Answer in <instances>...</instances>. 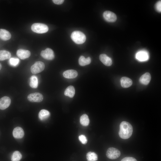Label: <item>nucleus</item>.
Wrapping results in <instances>:
<instances>
[{
	"instance_id": "nucleus-1",
	"label": "nucleus",
	"mask_w": 161,
	"mask_h": 161,
	"mask_svg": "<svg viewBox=\"0 0 161 161\" xmlns=\"http://www.w3.org/2000/svg\"><path fill=\"white\" fill-rule=\"evenodd\" d=\"M133 131L132 126L129 123L123 121L120 123L118 134L121 138L124 139L129 138L131 136Z\"/></svg>"
},
{
	"instance_id": "nucleus-2",
	"label": "nucleus",
	"mask_w": 161,
	"mask_h": 161,
	"mask_svg": "<svg viewBox=\"0 0 161 161\" xmlns=\"http://www.w3.org/2000/svg\"><path fill=\"white\" fill-rule=\"evenodd\" d=\"M71 37L73 41L78 44L84 43L86 40V36L82 32L79 31L73 32L71 34Z\"/></svg>"
},
{
	"instance_id": "nucleus-3",
	"label": "nucleus",
	"mask_w": 161,
	"mask_h": 161,
	"mask_svg": "<svg viewBox=\"0 0 161 161\" xmlns=\"http://www.w3.org/2000/svg\"><path fill=\"white\" fill-rule=\"evenodd\" d=\"M32 31L38 33H43L47 32L49 30L47 25L41 23H35L31 27Z\"/></svg>"
},
{
	"instance_id": "nucleus-4",
	"label": "nucleus",
	"mask_w": 161,
	"mask_h": 161,
	"mask_svg": "<svg viewBox=\"0 0 161 161\" xmlns=\"http://www.w3.org/2000/svg\"><path fill=\"white\" fill-rule=\"evenodd\" d=\"M45 68L44 63L41 61L36 62L30 68V70L32 73L36 74L42 71Z\"/></svg>"
},
{
	"instance_id": "nucleus-5",
	"label": "nucleus",
	"mask_w": 161,
	"mask_h": 161,
	"mask_svg": "<svg viewBox=\"0 0 161 161\" xmlns=\"http://www.w3.org/2000/svg\"><path fill=\"white\" fill-rule=\"evenodd\" d=\"M120 155V152L118 149L113 148H109L106 152L107 157L112 160L115 159L119 157Z\"/></svg>"
},
{
	"instance_id": "nucleus-6",
	"label": "nucleus",
	"mask_w": 161,
	"mask_h": 161,
	"mask_svg": "<svg viewBox=\"0 0 161 161\" xmlns=\"http://www.w3.org/2000/svg\"><path fill=\"white\" fill-rule=\"evenodd\" d=\"M28 100L32 102H40L43 99V95L39 92L32 93L29 95L27 97Z\"/></svg>"
},
{
	"instance_id": "nucleus-7",
	"label": "nucleus",
	"mask_w": 161,
	"mask_h": 161,
	"mask_svg": "<svg viewBox=\"0 0 161 161\" xmlns=\"http://www.w3.org/2000/svg\"><path fill=\"white\" fill-rule=\"evenodd\" d=\"M40 55L43 58L47 60H52L55 57L53 51L49 48H47L45 50H42Z\"/></svg>"
},
{
	"instance_id": "nucleus-8",
	"label": "nucleus",
	"mask_w": 161,
	"mask_h": 161,
	"mask_svg": "<svg viewBox=\"0 0 161 161\" xmlns=\"http://www.w3.org/2000/svg\"><path fill=\"white\" fill-rule=\"evenodd\" d=\"M103 16L106 21L109 22H114L116 21L117 19L116 14L109 11H105L103 14Z\"/></svg>"
},
{
	"instance_id": "nucleus-9",
	"label": "nucleus",
	"mask_w": 161,
	"mask_h": 161,
	"mask_svg": "<svg viewBox=\"0 0 161 161\" xmlns=\"http://www.w3.org/2000/svg\"><path fill=\"white\" fill-rule=\"evenodd\" d=\"M11 99L7 96H4L0 99V109L4 110L8 108L11 103Z\"/></svg>"
},
{
	"instance_id": "nucleus-10",
	"label": "nucleus",
	"mask_w": 161,
	"mask_h": 161,
	"mask_svg": "<svg viewBox=\"0 0 161 161\" xmlns=\"http://www.w3.org/2000/svg\"><path fill=\"white\" fill-rule=\"evenodd\" d=\"M16 55L20 58L24 60L28 58L31 55V52L28 50L19 49L17 50Z\"/></svg>"
},
{
	"instance_id": "nucleus-11",
	"label": "nucleus",
	"mask_w": 161,
	"mask_h": 161,
	"mask_svg": "<svg viewBox=\"0 0 161 161\" xmlns=\"http://www.w3.org/2000/svg\"><path fill=\"white\" fill-rule=\"evenodd\" d=\"M13 136L16 139L22 138L24 135L23 129L21 127H17L15 128L13 132Z\"/></svg>"
},
{
	"instance_id": "nucleus-12",
	"label": "nucleus",
	"mask_w": 161,
	"mask_h": 161,
	"mask_svg": "<svg viewBox=\"0 0 161 161\" xmlns=\"http://www.w3.org/2000/svg\"><path fill=\"white\" fill-rule=\"evenodd\" d=\"M136 58L140 61H147L149 58L148 54L146 52L141 51L138 52L136 55Z\"/></svg>"
},
{
	"instance_id": "nucleus-13",
	"label": "nucleus",
	"mask_w": 161,
	"mask_h": 161,
	"mask_svg": "<svg viewBox=\"0 0 161 161\" xmlns=\"http://www.w3.org/2000/svg\"><path fill=\"white\" fill-rule=\"evenodd\" d=\"M99 58L101 62L105 65L109 66L112 64L111 58L105 54H101L100 55Z\"/></svg>"
},
{
	"instance_id": "nucleus-14",
	"label": "nucleus",
	"mask_w": 161,
	"mask_h": 161,
	"mask_svg": "<svg viewBox=\"0 0 161 161\" xmlns=\"http://www.w3.org/2000/svg\"><path fill=\"white\" fill-rule=\"evenodd\" d=\"M78 73L76 71L70 69L64 71L63 73L64 77L66 78H73L77 77Z\"/></svg>"
},
{
	"instance_id": "nucleus-15",
	"label": "nucleus",
	"mask_w": 161,
	"mask_h": 161,
	"mask_svg": "<svg viewBox=\"0 0 161 161\" xmlns=\"http://www.w3.org/2000/svg\"><path fill=\"white\" fill-rule=\"evenodd\" d=\"M121 86L124 88L130 86L132 84V81L130 78L126 77H122L120 79Z\"/></svg>"
},
{
	"instance_id": "nucleus-16",
	"label": "nucleus",
	"mask_w": 161,
	"mask_h": 161,
	"mask_svg": "<svg viewBox=\"0 0 161 161\" xmlns=\"http://www.w3.org/2000/svg\"><path fill=\"white\" fill-rule=\"evenodd\" d=\"M151 75L148 72H146L141 76L139 79L140 82L143 84H148L151 80Z\"/></svg>"
},
{
	"instance_id": "nucleus-17",
	"label": "nucleus",
	"mask_w": 161,
	"mask_h": 161,
	"mask_svg": "<svg viewBox=\"0 0 161 161\" xmlns=\"http://www.w3.org/2000/svg\"><path fill=\"white\" fill-rule=\"evenodd\" d=\"M11 34L9 31L4 29H0V38L4 41L9 40Z\"/></svg>"
},
{
	"instance_id": "nucleus-18",
	"label": "nucleus",
	"mask_w": 161,
	"mask_h": 161,
	"mask_svg": "<svg viewBox=\"0 0 161 161\" xmlns=\"http://www.w3.org/2000/svg\"><path fill=\"white\" fill-rule=\"evenodd\" d=\"M50 113L45 109L41 110L39 113L38 117L41 120H44L48 119L50 116Z\"/></svg>"
},
{
	"instance_id": "nucleus-19",
	"label": "nucleus",
	"mask_w": 161,
	"mask_h": 161,
	"mask_svg": "<svg viewBox=\"0 0 161 161\" xmlns=\"http://www.w3.org/2000/svg\"><path fill=\"white\" fill-rule=\"evenodd\" d=\"M64 95L70 97H73L75 94V89L74 87L72 86H68L65 89Z\"/></svg>"
},
{
	"instance_id": "nucleus-20",
	"label": "nucleus",
	"mask_w": 161,
	"mask_h": 161,
	"mask_svg": "<svg viewBox=\"0 0 161 161\" xmlns=\"http://www.w3.org/2000/svg\"><path fill=\"white\" fill-rule=\"evenodd\" d=\"M11 53L6 50H0V61H2L10 58L11 57Z\"/></svg>"
},
{
	"instance_id": "nucleus-21",
	"label": "nucleus",
	"mask_w": 161,
	"mask_h": 161,
	"mask_svg": "<svg viewBox=\"0 0 161 161\" xmlns=\"http://www.w3.org/2000/svg\"><path fill=\"white\" fill-rule=\"evenodd\" d=\"M79 65L81 66H84L90 64L91 62V59L90 57L85 58L83 56H80L78 60Z\"/></svg>"
},
{
	"instance_id": "nucleus-22",
	"label": "nucleus",
	"mask_w": 161,
	"mask_h": 161,
	"mask_svg": "<svg viewBox=\"0 0 161 161\" xmlns=\"http://www.w3.org/2000/svg\"><path fill=\"white\" fill-rule=\"evenodd\" d=\"M38 79L37 77L32 75L30 78V86L32 88L35 89L37 87Z\"/></svg>"
},
{
	"instance_id": "nucleus-23",
	"label": "nucleus",
	"mask_w": 161,
	"mask_h": 161,
	"mask_svg": "<svg viewBox=\"0 0 161 161\" xmlns=\"http://www.w3.org/2000/svg\"><path fill=\"white\" fill-rule=\"evenodd\" d=\"M80 123L83 126H87L89 124V120L88 115L86 114H83L80 117Z\"/></svg>"
},
{
	"instance_id": "nucleus-24",
	"label": "nucleus",
	"mask_w": 161,
	"mask_h": 161,
	"mask_svg": "<svg viewBox=\"0 0 161 161\" xmlns=\"http://www.w3.org/2000/svg\"><path fill=\"white\" fill-rule=\"evenodd\" d=\"M86 156L88 161H96L98 159L97 155L94 152H88L87 153Z\"/></svg>"
},
{
	"instance_id": "nucleus-25",
	"label": "nucleus",
	"mask_w": 161,
	"mask_h": 161,
	"mask_svg": "<svg viewBox=\"0 0 161 161\" xmlns=\"http://www.w3.org/2000/svg\"><path fill=\"white\" fill-rule=\"evenodd\" d=\"M22 157L21 153L18 151H14L12 156V161H19Z\"/></svg>"
},
{
	"instance_id": "nucleus-26",
	"label": "nucleus",
	"mask_w": 161,
	"mask_h": 161,
	"mask_svg": "<svg viewBox=\"0 0 161 161\" xmlns=\"http://www.w3.org/2000/svg\"><path fill=\"white\" fill-rule=\"evenodd\" d=\"M19 62V60L17 58H12L10 59L9 63L10 65L16 66L18 65Z\"/></svg>"
},
{
	"instance_id": "nucleus-27",
	"label": "nucleus",
	"mask_w": 161,
	"mask_h": 161,
	"mask_svg": "<svg viewBox=\"0 0 161 161\" xmlns=\"http://www.w3.org/2000/svg\"><path fill=\"white\" fill-rule=\"evenodd\" d=\"M78 139L83 144H86L87 141L86 136L83 135H80L78 137Z\"/></svg>"
},
{
	"instance_id": "nucleus-28",
	"label": "nucleus",
	"mask_w": 161,
	"mask_h": 161,
	"mask_svg": "<svg viewBox=\"0 0 161 161\" xmlns=\"http://www.w3.org/2000/svg\"><path fill=\"white\" fill-rule=\"evenodd\" d=\"M161 1H160L157 2L155 5V7L156 10L159 12H160L161 10Z\"/></svg>"
},
{
	"instance_id": "nucleus-29",
	"label": "nucleus",
	"mask_w": 161,
	"mask_h": 161,
	"mask_svg": "<svg viewBox=\"0 0 161 161\" xmlns=\"http://www.w3.org/2000/svg\"><path fill=\"white\" fill-rule=\"evenodd\" d=\"M121 161H137L134 157H126L123 158Z\"/></svg>"
},
{
	"instance_id": "nucleus-30",
	"label": "nucleus",
	"mask_w": 161,
	"mask_h": 161,
	"mask_svg": "<svg viewBox=\"0 0 161 161\" xmlns=\"http://www.w3.org/2000/svg\"><path fill=\"white\" fill-rule=\"evenodd\" d=\"M53 2L55 4H62L64 1V0H53Z\"/></svg>"
},
{
	"instance_id": "nucleus-31",
	"label": "nucleus",
	"mask_w": 161,
	"mask_h": 161,
	"mask_svg": "<svg viewBox=\"0 0 161 161\" xmlns=\"http://www.w3.org/2000/svg\"><path fill=\"white\" fill-rule=\"evenodd\" d=\"M2 67V66L1 64L0 63V70L1 69Z\"/></svg>"
}]
</instances>
